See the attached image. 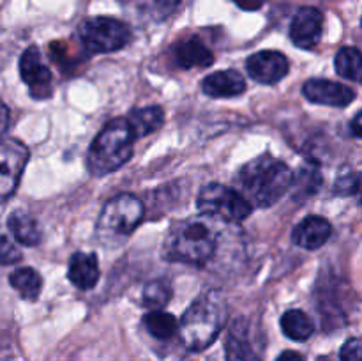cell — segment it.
<instances>
[{"instance_id": "obj_1", "label": "cell", "mask_w": 362, "mask_h": 361, "mask_svg": "<svg viewBox=\"0 0 362 361\" xmlns=\"http://www.w3.org/2000/svg\"><path fill=\"white\" fill-rule=\"evenodd\" d=\"M235 183L251 204L271 207L292 188L293 173L286 163L271 154H262L237 172Z\"/></svg>"}, {"instance_id": "obj_2", "label": "cell", "mask_w": 362, "mask_h": 361, "mask_svg": "<svg viewBox=\"0 0 362 361\" xmlns=\"http://www.w3.org/2000/svg\"><path fill=\"white\" fill-rule=\"evenodd\" d=\"M218 246V234L207 216H191L177 222L165 241V258L189 265H204Z\"/></svg>"}, {"instance_id": "obj_3", "label": "cell", "mask_w": 362, "mask_h": 361, "mask_svg": "<svg viewBox=\"0 0 362 361\" xmlns=\"http://www.w3.org/2000/svg\"><path fill=\"white\" fill-rule=\"evenodd\" d=\"M226 324V299L218 290L193 301L180 321V338L191 353H200L216 342Z\"/></svg>"}, {"instance_id": "obj_4", "label": "cell", "mask_w": 362, "mask_h": 361, "mask_svg": "<svg viewBox=\"0 0 362 361\" xmlns=\"http://www.w3.org/2000/svg\"><path fill=\"white\" fill-rule=\"evenodd\" d=\"M134 131L129 119H113L92 142L87 154V168L92 176L103 177L119 170L133 156Z\"/></svg>"}, {"instance_id": "obj_5", "label": "cell", "mask_w": 362, "mask_h": 361, "mask_svg": "<svg viewBox=\"0 0 362 361\" xmlns=\"http://www.w3.org/2000/svg\"><path fill=\"white\" fill-rule=\"evenodd\" d=\"M197 205L202 214L225 222H244L253 212V204L240 191L218 183L202 188Z\"/></svg>"}, {"instance_id": "obj_6", "label": "cell", "mask_w": 362, "mask_h": 361, "mask_svg": "<svg viewBox=\"0 0 362 361\" xmlns=\"http://www.w3.org/2000/svg\"><path fill=\"white\" fill-rule=\"evenodd\" d=\"M144 204L134 195L122 193L106 202L98 219L103 237H127L144 219Z\"/></svg>"}, {"instance_id": "obj_7", "label": "cell", "mask_w": 362, "mask_h": 361, "mask_svg": "<svg viewBox=\"0 0 362 361\" xmlns=\"http://www.w3.org/2000/svg\"><path fill=\"white\" fill-rule=\"evenodd\" d=\"M78 35L90 53H110L129 42L131 32L126 23L110 16H94L81 21Z\"/></svg>"}, {"instance_id": "obj_8", "label": "cell", "mask_w": 362, "mask_h": 361, "mask_svg": "<svg viewBox=\"0 0 362 361\" xmlns=\"http://www.w3.org/2000/svg\"><path fill=\"white\" fill-rule=\"evenodd\" d=\"M28 158H30V152L20 140H14V138L4 140L2 149H0V195L4 202L18 188Z\"/></svg>"}, {"instance_id": "obj_9", "label": "cell", "mask_w": 362, "mask_h": 361, "mask_svg": "<svg viewBox=\"0 0 362 361\" xmlns=\"http://www.w3.org/2000/svg\"><path fill=\"white\" fill-rule=\"evenodd\" d=\"M288 59L274 50H262L246 60V69L255 81L274 85L288 74Z\"/></svg>"}, {"instance_id": "obj_10", "label": "cell", "mask_w": 362, "mask_h": 361, "mask_svg": "<svg viewBox=\"0 0 362 361\" xmlns=\"http://www.w3.org/2000/svg\"><path fill=\"white\" fill-rule=\"evenodd\" d=\"M303 94L306 96L308 101L317 103V105L336 106L343 108L349 106L356 99V92L345 84L332 80H324V78H311L303 85Z\"/></svg>"}, {"instance_id": "obj_11", "label": "cell", "mask_w": 362, "mask_h": 361, "mask_svg": "<svg viewBox=\"0 0 362 361\" xmlns=\"http://www.w3.org/2000/svg\"><path fill=\"white\" fill-rule=\"evenodd\" d=\"M324 32V14L315 7H303L290 25V39L303 50H311L320 42Z\"/></svg>"}, {"instance_id": "obj_12", "label": "cell", "mask_w": 362, "mask_h": 361, "mask_svg": "<svg viewBox=\"0 0 362 361\" xmlns=\"http://www.w3.org/2000/svg\"><path fill=\"white\" fill-rule=\"evenodd\" d=\"M20 74L35 98H48L52 94V71L42 64L35 46H28L21 55Z\"/></svg>"}, {"instance_id": "obj_13", "label": "cell", "mask_w": 362, "mask_h": 361, "mask_svg": "<svg viewBox=\"0 0 362 361\" xmlns=\"http://www.w3.org/2000/svg\"><path fill=\"white\" fill-rule=\"evenodd\" d=\"M332 234V225L324 216H306L292 232V241L304 250H318L329 241Z\"/></svg>"}, {"instance_id": "obj_14", "label": "cell", "mask_w": 362, "mask_h": 361, "mask_svg": "<svg viewBox=\"0 0 362 361\" xmlns=\"http://www.w3.org/2000/svg\"><path fill=\"white\" fill-rule=\"evenodd\" d=\"M226 361H260L257 349L250 338L246 319H235L228 329L225 343Z\"/></svg>"}, {"instance_id": "obj_15", "label": "cell", "mask_w": 362, "mask_h": 361, "mask_svg": "<svg viewBox=\"0 0 362 361\" xmlns=\"http://www.w3.org/2000/svg\"><path fill=\"white\" fill-rule=\"evenodd\" d=\"M202 91L209 98H235L246 91V81H244L243 74L235 69L218 71V73H212L204 78Z\"/></svg>"}, {"instance_id": "obj_16", "label": "cell", "mask_w": 362, "mask_h": 361, "mask_svg": "<svg viewBox=\"0 0 362 361\" xmlns=\"http://www.w3.org/2000/svg\"><path fill=\"white\" fill-rule=\"evenodd\" d=\"M67 278L78 289H92L99 280L98 257L94 253H85V251L73 253V257L69 258V268H67Z\"/></svg>"}, {"instance_id": "obj_17", "label": "cell", "mask_w": 362, "mask_h": 361, "mask_svg": "<svg viewBox=\"0 0 362 361\" xmlns=\"http://www.w3.org/2000/svg\"><path fill=\"white\" fill-rule=\"evenodd\" d=\"M173 60L182 69L191 67H209L214 62V55L211 50L198 38L184 39L173 46Z\"/></svg>"}, {"instance_id": "obj_18", "label": "cell", "mask_w": 362, "mask_h": 361, "mask_svg": "<svg viewBox=\"0 0 362 361\" xmlns=\"http://www.w3.org/2000/svg\"><path fill=\"white\" fill-rule=\"evenodd\" d=\"M7 229L13 234L14 239L25 246H35L42 236L34 216L28 214L27 211H21V209L11 212L9 218H7Z\"/></svg>"}, {"instance_id": "obj_19", "label": "cell", "mask_w": 362, "mask_h": 361, "mask_svg": "<svg viewBox=\"0 0 362 361\" xmlns=\"http://www.w3.org/2000/svg\"><path fill=\"white\" fill-rule=\"evenodd\" d=\"M127 119L133 127L134 137L144 138L163 126L165 112H163L161 106H144V108H134Z\"/></svg>"}, {"instance_id": "obj_20", "label": "cell", "mask_w": 362, "mask_h": 361, "mask_svg": "<svg viewBox=\"0 0 362 361\" xmlns=\"http://www.w3.org/2000/svg\"><path fill=\"white\" fill-rule=\"evenodd\" d=\"M281 329L290 340L296 342H306L315 331L313 322L303 310L285 311L281 317Z\"/></svg>"}, {"instance_id": "obj_21", "label": "cell", "mask_w": 362, "mask_h": 361, "mask_svg": "<svg viewBox=\"0 0 362 361\" xmlns=\"http://www.w3.org/2000/svg\"><path fill=\"white\" fill-rule=\"evenodd\" d=\"M9 283L13 289H16L18 292H20V296L23 297V299L28 301L37 299L42 287L41 276H39V273L32 268L14 269L9 275Z\"/></svg>"}, {"instance_id": "obj_22", "label": "cell", "mask_w": 362, "mask_h": 361, "mask_svg": "<svg viewBox=\"0 0 362 361\" xmlns=\"http://www.w3.org/2000/svg\"><path fill=\"white\" fill-rule=\"evenodd\" d=\"M336 73L350 81H362V53L354 46H345L336 53Z\"/></svg>"}, {"instance_id": "obj_23", "label": "cell", "mask_w": 362, "mask_h": 361, "mask_svg": "<svg viewBox=\"0 0 362 361\" xmlns=\"http://www.w3.org/2000/svg\"><path fill=\"white\" fill-rule=\"evenodd\" d=\"M144 326L154 338L168 340L175 335L180 324L172 314L163 310H152L144 317Z\"/></svg>"}, {"instance_id": "obj_24", "label": "cell", "mask_w": 362, "mask_h": 361, "mask_svg": "<svg viewBox=\"0 0 362 361\" xmlns=\"http://www.w3.org/2000/svg\"><path fill=\"white\" fill-rule=\"evenodd\" d=\"M322 184V173L318 172L317 166H303L299 170V173L296 176L292 184L293 198L296 200H303V198L313 197L317 193V190Z\"/></svg>"}, {"instance_id": "obj_25", "label": "cell", "mask_w": 362, "mask_h": 361, "mask_svg": "<svg viewBox=\"0 0 362 361\" xmlns=\"http://www.w3.org/2000/svg\"><path fill=\"white\" fill-rule=\"evenodd\" d=\"M170 299H172V287L165 280H154L144 287V294H141L144 306L152 308V310H161L168 304Z\"/></svg>"}, {"instance_id": "obj_26", "label": "cell", "mask_w": 362, "mask_h": 361, "mask_svg": "<svg viewBox=\"0 0 362 361\" xmlns=\"http://www.w3.org/2000/svg\"><path fill=\"white\" fill-rule=\"evenodd\" d=\"M357 183H359V172H346L339 176L334 183V193L339 197H352L356 195Z\"/></svg>"}, {"instance_id": "obj_27", "label": "cell", "mask_w": 362, "mask_h": 361, "mask_svg": "<svg viewBox=\"0 0 362 361\" xmlns=\"http://www.w3.org/2000/svg\"><path fill=\"white\" fill-rule=\"evenodd\" d=\"M341 361H362V338H349L339 350Z\"/></svg>"}, {"instance_id": "obj_28", "label": "cell", "mask_w": 362, "mask_h": 361, "mask_svg": "<svg viewBox=\"0 0 362 361\" xmlns=\"http://www.w3.org/2000/svg\"><path fill=\"white\" fill-rule=\"evenodd\" d=\"M0 253H2V264L9 265L14 262L21 260V253L18 251V248L14 246V243H11L9 237L2 236V246H0Z\"/></svg>"}, {"instance_id": "obj_29", "label": "cell", "mask_w": 362, "mask_h": 361, "mask_svg": "<svg viewBox=\"0 0 362 361\" xmlns=\"http://www.w3.org/2000/svg\"><path fill=\"white\" fill-rule=\"evenodd\" d=\"M350 131H352V134H356L357 138H362V110L354 117L352 122H350Z\"/></svg>"}, {"instance_id": "obj_30", "label": "cell", "mask_w": 362, "mask_h": 361, "mask_svg": "<svg viewBox=\"0 0 362 361\" xmlns=\"http://www.w3.org/2000/svg\"><path fill=\"white\" fill-rule=\"evenodd\" d=\"M237 6H240L243 9H258V7L264 6L265 0H233Z\"/></svg>"}, {"instance_id": "obj_31", "label": "cell", "mask_w": 362, "mask_h": 361, "mask_svg": "<svg viewBox=\"0 0 362 361\" xmlns=\"http://www.w3.org/2000/svg\"><path fill=\"white\" fill-rule=\"evenodd\" d=\"M276 361H304L303 356L296 350H285L283 354H279V357Z\"/></svg>"}, {"instance_id": "obj_32", "label": "cell", "mask_w": 362, "mask_h": 361, "mask_svg": "<svg viewBox=\"0 0 362 361\" xmlns=\"http://www.w3.org/2000/svg\"><path fill=\"white\" fill-rule=\"evenodd\" d=\"M7 117H9V108L6 105L2 106V131L6 133L7 130Z\"/></svg>"}, {"instance_id": "obj_33", "label": "cell", "mask_w": 362, "mask_h": 361, "mask_svg": "<svg viewBox=\"0 0 362 361\" xmlns=\"http://www.w3.org/2000/svg\"><path fill=\"white\" fill-rule=\"evenodd\" d=\"M356 197H357V200H359V205L362 207V172H359V183H357Z\"/></svg>"}, {"instance_id": "obj_34", "label": "cell", "mask_w": 362, "mask_h": 361, "mask_svg": "<svg viewBox=\"0 0 362 361\" xmlns=\"http://www.w3.org/2000/svg\"><path fill=\"white\" fill-rule=\"evenodd\" d=\"M154 2H158L159 6H163V7H173V6H177L180 0H154Z\"/></svg>"}, {"instance_id": "obj_35", "label": "cell", "mask_w": 362, "mask_h": 361, "mask_svg": "<svg viewBox=\"0 0 362 361\" xmlns=\"http://www.w3.org/2000/svg\"><path fill=\"white\" fill-rule=\"evenodd\" d=\"M361 25H362V18H361Z\"/></svg>"}]
</instances>
